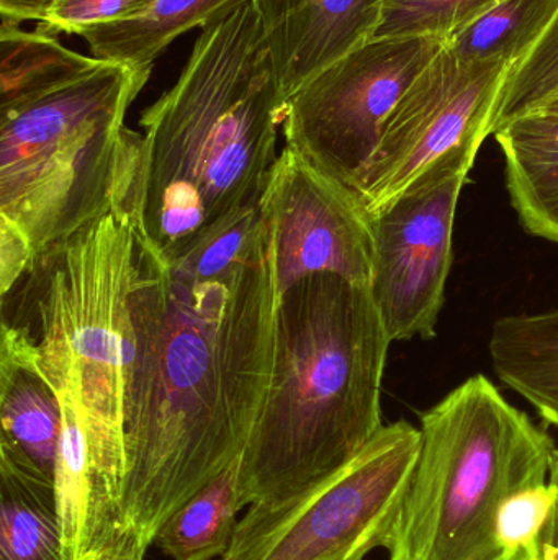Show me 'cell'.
I'll use <instances>...</instances> for the list:
<instances>
[{"label": "cell", "instance_id": "8", "mask_svg": "<svg viewBox=\"0 0 558 560\" xmlns=\"http://www.w3.org/2000/svg\"><path fill=\"white\" fill-rule=\"evenodd\" d=\"M513 62L465 59L446 42L403 92L383 124L379 147L356 194L369 215L455 158L477 160L494 135L495 114Z\"/></svg>", "mask_w": 558, "mask_h": 560}, {"label": "cell", "instance_id": "12", "mask_svg": "<svg viewBox=\"0 0 558 560\" xmlns=\"http://www.w3.org/2000/svg\"><path fill=\"white\" fill-rule=\"evenodd\" d=\"M285 98L376 35L382 0H256Z\"/></svg>", "mask_w": 558, "mask_h": 560}, {"label": "cell", "instance_id": "6", "mask_svg": "<svg viewBox=\"0 0 558 560\" xmlns=\"http://www.w3.org/2000/svg\"><path fill=\"white\" fill-rule=\"evenodd\" d=\"M419 433L389 560H507L501 510L518 490L549 482L553 438L484 374L423 411Z\"/></svg>", "mask_w": 558, "mask_h": 560}, {"label": "cell", "instance_id": "21", "mask_svg": "<svg viewBox=\"0 0 558 560\" xmlns=\"http://www.w3.org/2000/svg\"><path fill=\"white\" fill-rule=\"evenodd\" d=\"M501 0H382L373 38L452 33L500 3Z\"/></svg>", "mask_w": 558, "mask_h": 560}, {"label": "cell", "instance_id": "27", "mask_svg": "<svg viewBox=\"0 0 558 560\" xmlns=\"http://www.w3.org/2000/svg\"><path fill=\"white\" fill-rule=\"evenodd\" d=\"M146 551L140 548L136 542L120 546V548L107 549V551L95 552L82 560H144Z\"/></svg>", "mask_w": 558, "mask_h": 560}, {"label": "cell", "instance_id": "29", "mask_svg": "<svg viewBox=\"0 0 558 560\" xmlns=\"http://www.w3.org/2000/svg\"><path fill=\"white\" fill-rule=\"evenodd\" d=\"M549 486L558 495V450H554L553 457H550Z\"/></svg>", "mask_w": 558, "mask_h": 560}, {"label": "cell", "instance_id": "1", "mask_svg": "<svg viewBox=\"0 0 558 560\" xmlns=\"http://www.w3.org/2000/svg\"><path fill=\"white\" fill-rule=\"evenodd\" d=\"M138 265L121 500L147 552L245 453L271 385L278 287L271 233L210 275L169 265L140 233Z\"/></svg>", "mask_w": 558, "mask_h": 560}, {"label": "cell", "instance_id": "17", "mask_svg": "<svg viewBox=\"0 0 558 560\" xmlns=\"http://www.w3.org/2000/svg\"><path fill=\"white\" fill-rule=\"evenodd\" d=\"M239 464L206 483L159 529L154 545L170 560L225 558L246 503L239 490Z\"/></svg>", "mask_w": 558, "mask_h": 560}, {"label": "cell", "instance_id": "28", "mask_svg": "<svg viewBox=\"0 0 558 560\" xmlns=\"http://www.w3.org/2000/svg\"><path fill=\"white\" fill-rule=\"evenodd\" d=\"M531 114H546V115H558V91L556 94L550 95L543 105L536 108V110L531 112ZM527 114V115H531Z\"/></svg>", "mask_w": 558, "mask_h": 560}, {"label": "cell", "instance_id": "3", "mask_svg": "<svg viewBox=\"0 0 558 560\" xmlns=\"http://www.w3.org/2000/svg\"><path fill=\"white\" fill-rule=\"evenodd\" d=\"M392 345L367 285L311 275L278 293L271 385L239 464L246 506L343 469L379 434Z\"/></svg>", "mask_w": 558, "mask_h": 560}, {"label": "cell", "instance_id": "15", "mask_svg": "<svg viewBox=\"0 0 558 560\" xmlns=\"http://www.w3.org/2000/svg\"><path fill=\"white\" fill-rule=\"evenodd\" d=\"M0 560H66L55 482L3 453Z\"/></svg>", "mask_w": 558, "mask_h": 560}, {"label": "cell", "instance_id": "7", "mask_svg": "<svg viewBox=\"0 0 558 560\" xmlns=\"http://www.w3.org/2000/svg\"><path fill=\"white\" fill-rule=\"evenodd\" d=\"M419 441L408 421L387 424L327 479L290 499L249 506L223 560H364L385 549Z\"/></svg>", "mask_w": 558, "mask_h": 560}, {"label": "cell", "instance_id": "10", "mask_svg": "<svg viewBox=\"0 0 558 560\" xmlns=\"http://www.w3.org/2000/svg\"><path fill=\"white\" fill-rule=\"evenodd\" d=\"M475 161H446L370 215V293L393 341L436 336L451 275L459 197Z\"/></svg>", "mask_w": 558, "mask_h": 560}, {"label": "cell", "instance_id": "24", "mask_svg": "<svg viewBox=\"0 0 558 560\" xmlns=\"http://www.w3.org/2000/svg\"><path fill=\"white\" fill-rule=\"evenodd\" d=\"M147 2L150 0H52L36 28L55 36L61 33L81 36L95 26L133 15Z\"/></svg>", "mask_w": 558, "mask_h": 560}, {"label": "cell", "instance_id": "25", "mask_svg": "<svg viewBox=\"0 0 558 560\" xmlns=\"http://www.w3.org/2000/svg\"><path fill=\"white\" fill-rule=\"evenodd\" d=\"M52 0H0V16L22 23L25 20L41 22Z\"/></svg>", "mask_w": 558, "mask_h": 560}, {"label": "cell", "instance_id": "26", "mask_svg": "<svg viewBox=\"0 0 558 560\" xmlns=\"http://www.w3.org/2000/svg\"><path fill=\"white\" fill-rule=\"evenodd\" d=\"M533 560H558V495L537 539Z\"/></svg>", "mask_w": 558, "mask_h": 560}, {"label": "cell", "instance_id": "20", "mask_svg": "<svg viewBox=\"0 0 558 560\" xmlns=\"http://www.w3.org/2000/svg\"><path fill=\"white\" fill-rule=\"evenodd\" d=\"M558 91V12L549 28L526 56L511 68L497 114L494 135L543 105Z\"/></svg>", "mask_w": 558, "mask_h": 560}, {"label": "cell", "instance_id": "2", "mask_svg": "<svg viewBox=\"0 0 558 560\" xmlns=\"http://www.w3.org/2000/svg\"><path fill=\"white\" fill-rule=\"evenodd\" d=\"M285 104L256 0H238L200 28L176 84L140 118L130 212L164 261L261 209Z\"/></svg>", "mask_w": 558, "mask_h": 560}, {"label": "cell", "instance_id": "18", "mask_svg": "<svg viewBox=\"0 0 558 560\" xmlns=\"http://www.w3.org/2000/svg\"><path fill=\"white\" fill-rule=\"evenodd\" d=\"M2 19V16H0ZM100 65L94 56L66 48L58 36L0 20V107L25 101Z\"/></svg>", "mask_w": 558, "mask_h": 560}, {"label": "cell", "instance_id": "14", "mask_svg": "<svg viewBox=\"0 0 558 560\" xmlns=\"http://www.w3.org/2000/svg\"><path fill=\"white\" fill-rule=\"evenodd\" d=\"M488 351L498 378L558 428V306L497 319Z\"/></svg>", "mask_w": 558, "mask_h": 560}, {"label": "cell", "instance_id": "23", "mask_svg": "<svg viewBox=\"0 0 558 560\" xmlns=\"http://www.w3.org/2000/svg\"><path fill=\"white\" fill-rule=\"evenodd\" d=\"M556 499L549 482L524 487L508 499L498 520V542L504 559L533 560Z\"/></svg>", "mask_w": 558, "mask_h": 560}, {"label": "cell", "instance_id": "5", "mask_svg": "<svg viewBox=\"0 0 558 560\" xmlns=\"http://www.w3.org/2000/svg\"><path fill=\"white\" fill-rule=\"evenodd\" d=\"M138 238L133 213L111 210L39 253L2 295L3 323L22 332L52 388L74 397L98 477L121 506Z\"/></svg>", "mask_w": 558, "mask_h": 560}, {"label": "cell", "instance_id": "9", "mask_svg": "<svg viewBox=\"0 0 558 560\" xmlns=\"http://www.w3.org/2000/svg\"><path fill=\"white\" fill-rule=\"evenodd\" d=\"M448 39L387 36L364 43L301 85L285 104V147L356 192L383 124Z\"/></svg>", "mask_w": 558, "mask_h": 560}, {"label": "cell", "instance_id": "16", "mask_svg": "<svg viewBox=\"0 0 558 560\" xmlns=\"http://www.w3.org/2000/svg\"><path fill=\"white\" fill-rule=\"evenodd\" d=\"M238 0H150L133 15L82 33L92 56L131 69H153L157 56L182 33L202 28Z\"/></svg>", "mask_w": 558, "mask_h": 560}, {"label": "cell", "instance_id": "4", "mask_svg": "<svg viewBox=\"0 0 558 560\" xmlns=\"http://www.w3.org/2000/svg\"><path fill=\"white\" fill-rule=\"evenodd\" d=\"M153 69L100 61L0 107V283L115 209H130L141 133L124 115Z\"/></svg>", "mask_w": 558, "mask_h": 560}, {"label": "cell", "instance_id": "19", "mask_svg": "<svg viewBox=\"0 0 558 560\" xmlns=\"http://www.w3.org/2000/svg\"><path fill=\"white\" fill-rule=\"evenodd\" d=\"M558 12V0H501L452 33L448 45L465 59L517 65L539 42Z\"/></svg>", "mask_w": 558, "mask_h": 560}, {"label": "cell", "instance_id": "11", "mask_svg": "<svg viewBox=\"0 0 558 560\" xmlns=\"http://www.w3.org/2000/svg\"><path fill=\"white\" fill-rule=\"evenodd\" d=\"M261 206L271 233L278 293L311 275L370 285L372 222L349 186L284 147Z\"/></svg>", "mask_w": 558, "mask_h": 560}, {"label": "cell", "instance_id": "13", "mask_svg": "<svg viewBox=\"0 0 558 560\" xmlns=\"http://www.w3.org/2000/svg\"><path fill=\"white\" fill-rule=\"evenodd\" d=\"M62 407L22 332L2 323L0 453L55 482Z\"/></svg>", "mask_w": 558, "mask_h": 560}, {"label": "cell", "instance_id": "22", "mask_svg": "<svg viewBox=\"0 0 558 560\" xmlns=\"http://www.w3.org/2000/svg\"><path fill=\"white\" fill-rule=\"evenodd\" d=\"M504 167L511 206L523 229L558 245V160Z\"/></svg>", "mask_w": 558, "mask_h": 560}]
</instances>
